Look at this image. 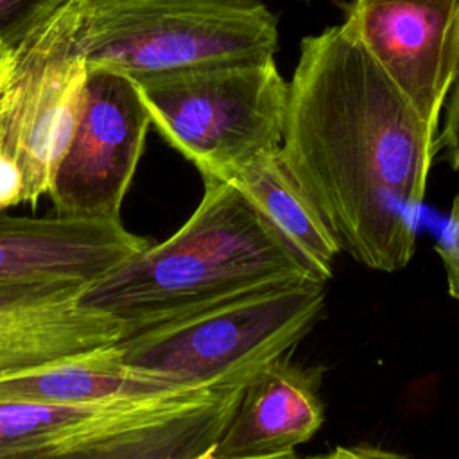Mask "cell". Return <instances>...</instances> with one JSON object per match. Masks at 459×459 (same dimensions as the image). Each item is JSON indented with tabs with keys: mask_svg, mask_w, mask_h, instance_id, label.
Returning <instances> with one entry per match:
<instances>
[{
	"mask_svg": "<svg viewBox=\"0 0 459 459\" xmlns=\"http://www.w3.org/2000/svg\"><path fill=\"white\" fill-rule=\"evenodd\" d=\"M14 57H16V48L14 45L7 41H0V95L9 81V75L14 66Z\"/></svg>",
	"mask_w": 459,
	"mask_h": 459,
	"instance_id": "ffe728a7",
	"label": "cell"
},
{
	"mask_svg": "<svg viewBox=\"0 0 459 459\" xmlns=\"http://www.w3.org/2000/svg\"><path fill=\"white\" fill-rule=\"evenodd\" d=\"M84 5L65 2L14 45V66L0 95V152L22 170V203L48 195L82 111L90 68L77 32Z\"/></svg>",
	"mask_w": 459,
	"mask_h": 459,
	"instance_id": "8992f818",
	"label": "cell"
},
{
	"mask_svg": "<svg viewBox=\"0 0 459 459\" xmlns=\"http://www.w3.org/2000/svg\"><path fill=\"white\" fill-rule=\"evenodd\" d=\"M23 195V176L13 158L0 152V212L20 204Z\"/></svg>",
	"mask_w": 459,
	"mask_h": 459,
	"instance_id": "ac0fdd59",
	"label": "cell"
},
{
	"mask_svg": "<svg viewBox=\"0 0 459 459\" xmlns=\"http://www.w3.org/2000/svg\"><path fill=\"white\" fill-rule=\"evenodd\" d=\"M436 151V134L342 25L301 39L280 152L341 251L384 273L411 262Z\"/></svg>",
	"mask_w": 459,
	"mask_h": 459,
	"instance_id": "6da1fadb",
	"label": "cell"
},
{
	"mask_svg": "<svg viewBox=\"0 0 459 459\" xmlns=\"http://www.w3.org/2000/svg\"><path fill=\"white\" fill-rule=\"evenodd\" d=\"M203 181L201 203L174 235L124 260L79 296L81 305L122 321L126 337L253 292L323 281L233 183Z\"/></svg>",
	"mask_w": 459,
	"mask_h": 459,
	"instance_id": "7a4b0ae2",
	"label": "cell"
},
{
	"mask_svg": "<svg viewBox=\"0 0 459 459\" xmlns=\"http://www.w3.org/2000/svg\"><path fill=\"white\" fill-rule=\"evenodd\" d=\"M436 251L445 267L448 294L459 301V192L452 203L448 222Z\"/></svg>",
	"mask_w": 459,
	"mask_h": 459,
	"instance_id": "2e32d148",
	"label": "cell"
},
{
	"mask_svg": "<svg viewBox=\"0 0 459 459\" xmlns=\"http://www.w3.org/2000/svg\"><path fill=\"white\" fill-rule=\"evenodd\" d=\"M328 459H409L403 454L385 450L380 446H337L332 454L326 455Z\"/></svg>",
	"mask_w": 459,
	"mask_h": 459,
	"instance_id": "d6986e66",
	"label": "cell"
},
{
	"mask_svg": "<svg viewBox=\"0 0 459 459\" xmlns=\"http://www.w3.org/2000/svg\"><path fill=\"white\" fill-rule=\"evenodd\" d=\"M305 459H328L326 455H314V457H305Z\"/></svg>",
	"mask_w": 459,
	"mask_h": 459,
	"instance_id": "603a6c76",
	"label": "cell"
},
{
	"mask_svg": "<svg viewBox=\"0 0 459 459\" xmlns=\"http://www.w3.org/2000/svg\"><path fill=\"white\" fill-rule=\"evenodd\" d=\"M86 285H0V378L118 344L122 321L81 305Z\"/></svg>",
	"mask_w": 459,
	"mask_h": 459,
	"instance_id": "8fae6325",
	"label": "cell"
},
{
	"mask_svg": "<svg viewBox=\"0 0 459 459\" xmlns=\"http://www.w3.org/2000/svg\"><path fill=\"white\" fill-rule=\"evenodd\" d=\"M156 394L165 393L124 364L118 344L0 378V403L68 405Z\"/></svg>",
	"mask_w": 459,
	"mask_h": 459,
	"instance_id": "4fadbf2b",
	"label": "cell"
},
{
	"mask_svg": "<svg viewBox=\"0 0 459 459\" xmlns=\"http://www.w3.org/2000/svg\"><path fill=\"white\" fill-rule=\"evenodd\" d=\"M325 303L323 281L274 287L131 333L118 348L160 393L226 389L287 357Z\"/></svg>",
	"mask_w": 459,
	"mask_h": 459,
	"instance_id": "3957f363",
	"label": "cell"
},
{
	"mask_svg": "<svg viewBox=\"0 0 459 459\" xmlns=\"http://www.w3.org/2000/svg\"><path fill=\"white\" fill-rule=\"evenodd\" d=\"M149 126L151 118L129 77L104 68L90 70L77 127L48 190L56 213L120 221Z\"/></svg>",
	"mask_w": 459,
	"mask_h": 459,
	"instance_id": "52a82bcc",
	"label": "cell"
},
{
	"mask_svg": "<svg viewBox=\"0 0 459 459\" xmlns=\"http://www.w3.org/2000/svg\"><path fill=\"white\" fill-rule=\"evenodd\" d=\"M228 181L256 204L307 258L323 281L332 278L333 262L341 247L312 201L289 172L280 149L253 158Z\"/></svg>",
	"mask_w": 459,
	"mask_h": 459,
	"instance_id": "5bb4252c",
	"label": "cell"
},
{
	"mask_svg": "<svg viewBox=\"0 0 459 459\" xmlns=\"http://www.w3.org/2000/svg\"><path fill=\"white\" fill-rule=\"evenodd\" d=\"M163 140L201 172L228 181L281 147L289 82L274 59L133 81Z\"/></svg>",
	"mask_w": 459,
	"mask_h": 459,
	"instance_id": "5b68a950",
	"label": "cell"
},
{
	"mask_svg": "<svg viewBox=\"0 0 459 459\" xmlns=\"http://www.w3.org/2000/svg\"><path fill=\"white\" fill-rule=\"evenodd\" d=\"M303 2H308V0H303Z\"/></svg>",
	"mask_w": 459,
	"mask_h": 459,
	"instance_id": "cb8c5ba5",
	"label": "cell"
},
{
	"mask_svg": "<svg viewBox=\"0 0 459 459\" xmlns=\"http://www.w3.org/2000/svg\"><path fill=\"white\" fill-rule=\"evenodd\" d=\"M149 246L120 221L0 212V285H90Z\"/></svg>",
	"mask_w": 459,
	"mask_h": 459,
	"instance_id": "30bf717a",
	"label": "cell"
},
{
	"mask_svg": "<svg viewBox=\"0 0 459 459\" xmlns=\"http://www.w3.org/2000/svg\"><path fill=\"white\" fill-rule=\"evenodd\" d=\"M68 0H0V41L16 45Z\"/></svg>",
	"mask_w": 459,
	"mask_h": 459,
	"instance_id": "9a60e30c",
	"label": "cell"
},
{
	"mask_svg": "<svg viewBox=\"0 0 459 459\" xmlns=\"http://www.w3.org/2000/svg\"><path fill=\"white\" fill-rule=\"evenodd\" d=\"M194 459H212V450L206 452V454H201V455H197V457H194Z\"/></svg>",
	"mask_w": 459,
	"mask_h": 459,
	"instance_id": "7402d4cb",
	"label": "cell"
},
{
	"mask_svg": "<svg viewBox=\"0 0 459 459\" xmlns=\"http://www.w3.org/2000/svg\"><path fill=\"white\" fill-rule=\"evenodd\" d=\"M325 420L319 373L276 359L242 387L212 459H271L292 454Z\"/></svg>",
	"mask_w": 459,
	"mask_h": 459,
	"instance_id": "7c38bea8",
	"label": "cell"
},
{
	"mask_svg": "<svg viewBox=\"0 0 459 459\" xmlns=\"http://www.w3.org/2000/svg\"><path fill=\"white\" fill-rule=\"evenodd\" d=\"M446 97L448 102L445 106L443 126L437 133L439 138H436V143L437 149H445L452 169L459 170V63Z\"/></svg>",
	"mask_w": 459,
	"mask_h": 459,
	"instance_id": "e0dca14e",
	"label": "cell"
},
{
	"mask_svg": "<svg viewBox=\"0 0 459 459\" xmlns=\"http://www.w3.org/2000/svg\"><path fill=\"white\" fill-rule=\"evenodd\" d=\"M271 459H305V457H299L296 452H292V454H287V455H280V457H271Z\"/></svg>",
	"mask_w": 459,
	"mask_h": 459,
	"instance_id": "44dd1931",
	"label": "cell"
},
{
	"mask_svg": "<svg viewBox=\"0 0 459 459\" xmlns=\"http://www.w3.org/2000/svg\"><path fill=\"white\" fill-rule=\"evenodd\" d=\"M341 23L437 136L459 63V0H350Z\"/></svg>",
	"mask_w": 459,
	"mask_h": 459,
	"instance_id": "ba28073f",
	"label": "cell"
},
{
	"mask_svg": "<svg viewBox=\"0 0 459 459\" xmlns=\"http://www.w3.org/2000/svg\"><path fill=\"white\" fill-rule=\"evenodd\" d=\"M278 41L260 0H86L77 32L90 70L131 81L273 61Z\"/></svg>",
	"mask_w": 459,
	"mask_h": 459,
	"instance_id": "277c9868",
	"label": "cell"
},
{
	"mask_svg": "<svg viewBox=\"0 0 459 459\" xmlns=\"http://www.w3.org/2000/svg\"><path fill=\"white\" fill-rule=\"evenodd\" d=\"M242 387L151 396L81 434L0 459H194L213 450Z\"/></svg>",
	"mask_w": 459,
	"mask_h": 459,
	"instance_id": "9c48e42d",
	"label": "cell"
}]
</instances>
